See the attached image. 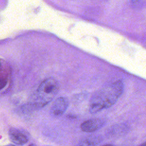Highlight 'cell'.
Listing matches in <instances>:
<instances>
[{"label":"cell","instance_id":"6da1fadb","mask_svg":"<svg viewBox=\"0 0 146 146\" xmlns=\"http://www.w3.org/2000/svg\"><path fill=\"white\" fill-rule=\"evenodd\" d=\"M123 91V83L121 80H117L96 92L90 102V113H95L113 106L121 95Z\"/></svg>","mask_w":146,"mask_h":146},{"label":"cell","instance_id":"7a4b0ae2","mask_svg":"<svg viewBox=\"0 0 146 146\" xmlns=\"http://www.w3.org/2000/svg\"><path fill=\"white\" fill-rule=\"evenodd\" d=\"M59 89L58 81L54 78L44 80L39 86L34 103L36 107H43L50 102L57 94Z\"/></svg>","mask_w":146,"mask_h":146},{"label":"cell","instance_id":"3957f363","mask_svg":"<svg viewBox=\"0 0 146 146\" xmlns=\"http://www.w3.org/2000/svg\"><path fill=\"white\" fill-rule=\"evenodd\" d=\"M68 106V101L67 98L60 97L57 98L52 105L50 112L54 116H60L66 111Z\"/></svg>","mask_w":146,"mask_h":146},{"label":"cell","instance_id":"277c9868","mask_svg":"<svg viewBox=\"0 0 146 146\" xmlns=\"http://www.w3.org/2000/svg\"><path fill=\"white\" fill-rule=\"evenodd\" d=\"M104 120L100 118H94L83 122L80 127L85 132H93L103 126Z\"/></svg>","mask_w":146,"mask_h":146},{"label":"cell","instance_id":"5b68a950","mask_svg":"<svg viewBox=\"0 0 146 146\" xmlns=\"http://www.w3.org/2000/svg\"><path fill=\"white\" fill-rule=\"evenodd\" d=\"M9 137L14 143L23 145L28 141L27 136L21 131L16 128H11L9 130Z\"/></svg>","mask_w":146,"mask_h":146},{"label":"cell","instance_id":"8992f818","mask_svg":"<svg viewBox=\"0 0 146 146\" xmlns=\"http://www.w3.org/2000/svg\"><path fill=\"white\" fill-rule=\"evenodd\" d=\"M101 141L100 136H90L79 141L78 146H95Z\"/></svg>","mask_w":146,"mask_h":146},{"label":"cell","instance_id":"52a82bcc","mask_svg":"<svg viewBox=\"0 0 146 146\" xmlns=\"http://www.w3.org/2000/svg\"><path fill=\"white\" fill-rule=\"evenodd\" d=\"M6 83V81L5 80H0V88H3Z\"/></svg>","mask_w":146,"mask_h":146},{"label":"cell","instance_id":"ba28073f","mask_svg":"<svg viewBox=\"0 0 146 146\" xmlns=\"http://www.w3.org/2000/svg\"><path fill=\"white\" fill-rule=\"evenodd\" d=\"M102 146H113V145H112V144H106V145H102Z\"/></svg>","mask_w":146,"mask_h":146},{"label":"cell","instance_id":"9c48e42d","mask_svg":"<svg viewBox=\"0 0 146 146\" xmlns=\"http://www.w3.org/2000/svg\"><path fill=\"white\" fill-rule=\"evenodd\" d=\"M29 146H37V145L36 144H31Z\"/></svg>","mask_w":146,"mask_h":146},{"label":"cell","instance_id":"30bf717a","mask_svg":"<svg viewBox=\"0 0 146 146\" xmlns=\"http://www.w3.org/2000/svg\"><path fill=\"white\" fill-rule=\"evenodd\" d=\"M140 146H146V144L145 143H144L143 144H142L141 145H140Z\"/></svg>","mask_w":146,"mask_h":146},{"label":"cell","instance_id":"8fae6325","mask_svg":"<svg viewBox=\"0 0 146 146\" xmlns=\"http://www.w3.org/2000/svg\"><path fill=\"white\" fill-rule=\"evenodd\" d=\"M8 146H15V145H8Z\"/></svg>","mask_w":146,"mask_h":146}]
</instances>
